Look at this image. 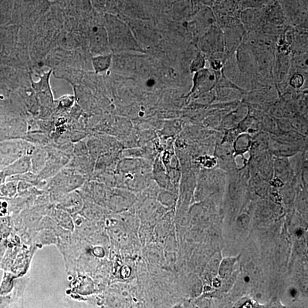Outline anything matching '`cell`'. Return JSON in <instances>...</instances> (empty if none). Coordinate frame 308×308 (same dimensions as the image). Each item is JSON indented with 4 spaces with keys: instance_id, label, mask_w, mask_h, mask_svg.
<instances>
[{
    "instance_id": "277c9868",
    "label": "cell",
    "mask_w": 308,
    "mask_h": 308,
    "mask_svg": "<svg viewBox=\"0 0 308 308\" xmlns=\"http://www.w3.org/2000/svg\"><path fill=\"white\" fill-rule=\"evenodd\" d=\"M215 82V76L210 70L205 68L199 70L195 72L194 86L190 94L206 92L214 87Z\"/></svg>"
},
{
    "instance_id": "8fae6325",
    "label": "cell",
    "mask_w": 308,
    "mask_h": 308,
    "mask_svg": "<svg viewBox=\"0 0 308 308\" xmlns=\"http://www.w3.org/2000/svg\"><path fill=\"white\" fill-rule=\"evenodd\" d=\"M290 84L295 89H299L303 86L304 78L303 75L299 73L294 74L290 80Z\"/></svg>"
},
{
    "instance_id": "5bb4252c",
    "label": "cell",
    "mask_w": 308,
    "mask_h": 308,
    "mask_svg": "<svg viewBox=\"0 0 308 308\" xmlns=\"http://www.w3.org/2000/svg\"><path fill=\"white\" fill-rule=\"evenodd\" d=\"M229 191L230 195H231L232 198H236L238 197L240 193L238 185L232 184L231 186H230Z\"/></svg>"
},
{
    "instance_id": "9c48e42d",
    "label": "cell",
    "mask_w": 308,
    "mask_h": 308,
    "mask_svg": "<svg viewBox=\"0 0 308 308\" xmlns=\"http://www.w3.org/2000/svg\"><path fill=\"white\" fill-rule=\"evenodd\" d=\"M205 57L201 53H199L195 58L192 60L190 65L192 72H196L205 68Z\"/></svg>"
},
{
    "instance_id": "ba28073f",
    "label": "cell",
    "mask_w": 308,
    "mask_h": 308,
    "mask_svg": "<svg viewBox=\"0 0 308 308\" xmlns=\"http://www.w3.org/2000/svg\"><path fill=\"white\" fill-rule=\"evenodd\" d=\"M112 56L110 55H100L92 60L93 66L96 73L106 72L110 68Z\"/></svg>"
},
{
    "instance_id": "3957f363",
    "label": "cell",
    "mask_w": 308,
    "mask_h": 308,
    "mask_svg": "<svg viewBox=\"0 0 308 308\" xmlns=\"http://www.w3.org/2000/svg\"><path fill=\"white\" fill-rule=\"evenodd\" d=\"M52 70L45 73L40 77L38 82H33L32 86L36 91L40 101L41 106L43 108L53 107V96L49 83Z\"/></svg>"
},
{
    "instance_id": "7a4b0ae2",
    "label": "cell",
    "mask_w": 308,
    "mask_h": 308,
    "mask_svg": "<svg viewBox=\"0 0 308 308\" xmlns=\"http://www.w3.org/2000/svg\"><path fill=\"white\" fill-rule=\"evenodd\" d=\"M202 49L208 53H223L225 49L224 35L217 27L211 29L203 37Z\"/></svg>"
},
{
    "instance_id": "4fadbf2b",
    "label": "cell",
    "mask_w": 308,
    "mask_h": 308,
    "mask_svg": "<svg viewBox=\"0 0 308 308\" xmlns=\"http://www.w3.org/2000/svg\"><path fill=\"white\" fill-rule=\"evenodd\" d=\"M231 265V262L228 261V260H225V261L223 262L221 270H220V272H221L222 276H224L226 275H228V273L232 268V265Z\"/></svg>"
},
{
    "instance_id": "52a82bcc",
    "label": "cell",
    "mask_w": 308,
    "mask_h": 308,
    "mask_svg": "<svg viewBox=\"0 0 308 308\" xmlns=\"http://www.w3.org/2000/svg\"><path fill=\"white\" fill-rule=\"evenodd\" d=\"M251 137L248 134H242L236 138L233 144L235 155H243L251 147Z\"/></svg>"
},
{
    "instance_id": "6da1fadb",
    "label": "cell",
    "mask_w": 308,
    "mask_h": 308,
    "mask_svg": "<svg viewBox=\"0 0 308 308\" xmlns=\"http://www.w3.org/2000/svg\"><path fill=\"white\" fill-rule=\"evenodd\" d=\"M107 35L110 45L117 50L135 49V42L127 27L119 20H108Z\"/></svg>"
},
{
    "instance_id": "2e32d148",
    "label": "cell",
    "mask_w": 308,
    "mask_h": 308,
    "mask_svg": "<svg viewBox=\"0 0 308 308\" xmlns=\"http://www.w3.org/2000/svg\"><path fill=\"white\" fill-rule=\"evenodd\" d=\"M245 280L246 281V282H248L249 281V278L248 277H246L245 278Z\"/></svg>"
},
{
    "instance_id": "8992f818",
    "label": "cell",
    "mask_w": 308,
    "mask_h": 308,
    "mask_svg": "<svg viewBox=\"0 0 308 308\" xmlns=\"http://www.w3.org/2000/svg\"><path fill=\"white\" fill-rule=\"evenodd\" d=\"M265 17L267 21L273 25H282L284 22L283 9L277 2L267 8Z\"/></svg>"
},
{
    "instance_id": "30bf717a",
    "label": "cell",
    "mask_w": 308,
    "mask_h": 308,
    "mask_svg": "<svg viewBox=\"0 0 308 308\" xmlns=\"http://www.w3.org/2000/svg\"><path fill=\"white\" fill-rule=\"evenodd\" d=\"M74 102V98L72 96H65L58 100L59 107L62 109H69L72 106Z\"/></svg>"
},
{
    "instance_id": "9a60e30c",
    "label": "cell",
    "mask_w": 308,
    "mask_h": 308,
    "mask_svg": "<svg viewBox=\"0 0 308 308\" xmlns=\"http://www.w3.org/2000/svg\"><path fill=\"white\" fill-rule=\"evenodd\" d=\"M291 295H292L293 297H294L297 294V292L296 290L294 289H293L292 290H291Z\"/></svg>"
},
{
    "instance_id": "5b68a950",
    "label": "cell",
    "mask_w": 308,
    "mask_h": 308,
    "mask_svg": "<svg viewBox=\"0 0 308 308\" xmlns=\"http://www.w3.org/2000/svg\"><path fill=\"white\" fill-rule=\"evenodd\" d=\"M90 42L91 47L95 52H105L109 46L107 30L104 27L94 26L90 30Z\"/></svg>"
},
{
    "instance_id": "7c38bea8",
    "label": "cell",
    "mask_w": 308,
    "mask_h": 308,
    "mask_svg": "<svg viewBox=\"0 0 308 308\" xmlns=\"http://www.w3.org/2000/svg\"><path fill=\"white\" fill-rule=\"evenodd\" d=\"M250 223V218L246 214H242L237 219L236 224L239 227L246 229L248 228Z\"/></svg>"
}]
</instances>
